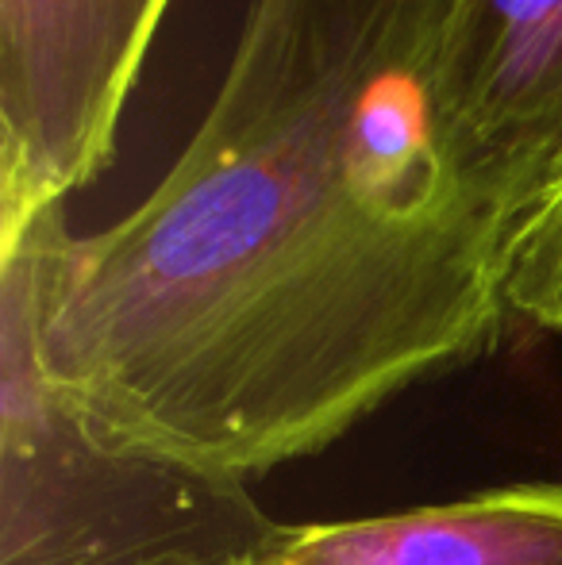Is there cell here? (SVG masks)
Instances as JSON below:
<instances>
[{"label":"cell","mask_w":562,"mask_h":565,"mask_svg":"<svg viewBox=\"0 0 562 565\" xmlns=\"http://www.w3.org/2000/svg\"><path fill=\"white\" fill-rule=\"evenodd\" d=\"M447 0H251L197 131L116 224H0V350L100 447L240 484L474 362L528 201L458 158Z\"/></svg>","instance_id":"cell-1"},{"label":"cell","mask_w":562,"mask_h":565,"mask_svg":"<svg viewBox=\"0 0 562 565\" xmlns=\"http://www.w3.org/2000/svg\"><path fill=\"white\" fill-rule=\"evenodd\" d=\"M271 527L240 484L100 447L0 350V565H232Z\"/></svg>","instance_id":"cell-2"},{"label":"cell","mask_w":562,"mask_h":565,"mask_svg":"<svg viewBox=\"0 0 562 565\" xmlns=\"http://www.w3.org/2000/svg\"><path fill=\"white\" fill-rule=\"evenodd\" d=\"M170 0H0V224L108 170Z\"/></svg>","instance_id":"cell-3"},{"label":"cell","mask_w":562,"mask_h":565,"mask_svg":"<svg viewBox=\"0 0 562 565\" xmlns=\"http://www.w3.org/2000/svg\"><path fill=\"white\" fill-rule=\"evenodd\" d=\"M435 97L458 158L532 204L562 158V0H447Z\"/></svg>","instance_id":"cell-4"},{"label":"cell","mask_w":562,"mask_h":565,"mask_svg":"<svg viewBox=\"0 0 562 565\" xmlns=\"http://www.w3.org/2000/svg\"><path fill=\"white\" fill-rule=\"evenodd\" d=\"M232 565H562V481H517L390 515L274 523Z\"/></svg>","instance_id":"cell-5"},{"label":"cell","mask_w":562,"mask_h":565,"mask_svg":"<svg viewBox=\"0 0 562 565\" xmlns=\"http://www.w3.org/2000/svg\"><path fill=\"white\" fill-rule=\"evenodd\" d=\"M509 312L543 331H562V158L512 235Z\"/></svg>","instance_id":"cell-6"}]
</instances>
